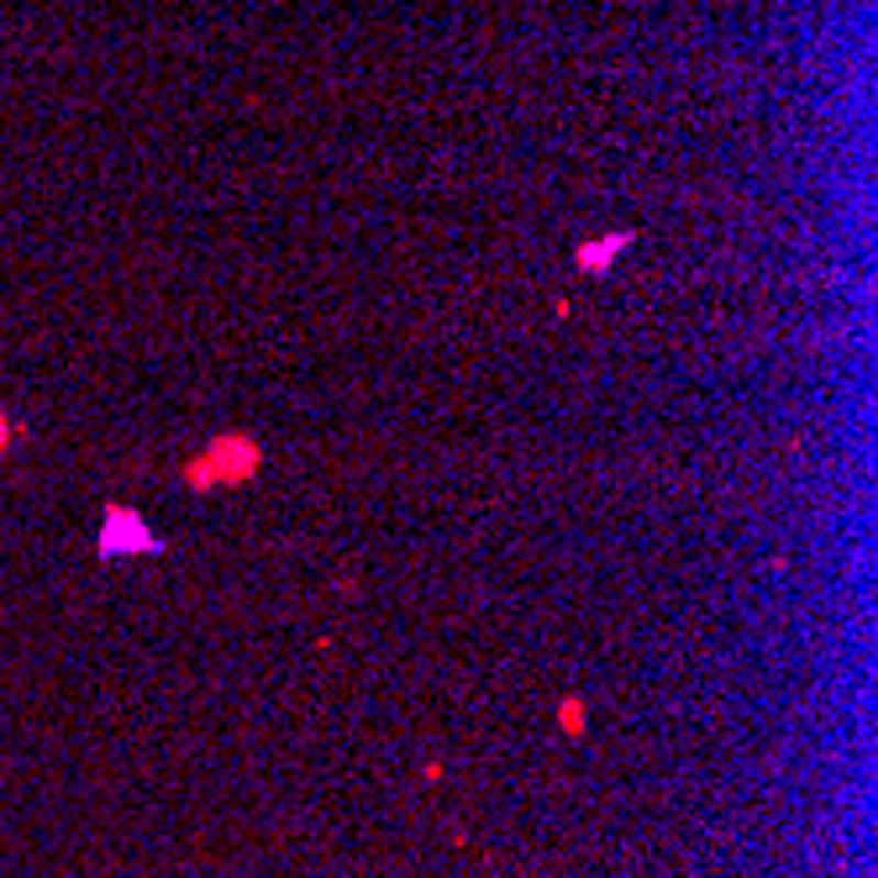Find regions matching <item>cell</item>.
Instances as JSON below:
<instances>
[{
    "mask_svg": "<svg viewBox=\"0 0 878 878\" xmlns=\"http://www.w3.org/2000/svg\"><path fill=\"white\" fill-rule=\"evenodd\" d=\"M558 721H563V732L569 736H579V726H584V705H579V700H563V705H558Z\"/></svg>",
    "mask_w": 878,
    "mask_h": 878,
    "instance_id": "cell-4",
    "label": "cell"
},
{
    "mask_svg": "<svg viewBox=\"0 0 878 878\" xmlns=\"http://www.w3.org/2000/svg\"><path fill=\"white\" fill-rule=\"evenodd\" d=\"M263 463V448L259 437H216V442H206V448L195 452L190 463H185V484L190 490H227V484H248V479L259 474Z\"/></svg>",
    "mask_w": 878,
    "mask_h": 878,
    "instance_id": "cell-1",
    "label": "cell"
},
{
    "mask_svg": "<svg viewBox=\"0 0 878 878\" xmlns=\"http://www.w3.org/2000/svg\"><path fill=\"white\" fill-rule=\"evenodd\" d=\"M637 242V232H605V238H584L573 248V268L579 274H611V263Z\"/></svg>",
    "mask_w": 878,
    "mask_h": 878,
    "instance_id": "cell-3",
    "label": "cell"
},
{
    "mask_svg": "<svg viewBox=\"0 0 878 878\" xmlns=\"http://www.w3.org/2000/svg\"><path fill=\"white\" fill-rule=\"evenodd\" d=\"M11 448V421H6V410H0V452Z\"/></svg>",
    "mask_w": 878,
    "mask_h": 878,
    "instance_id": "cell-5",
    "label": "cell"
},
{
    "mask_svg": "<svg viewBox=\"0 0 878 878\" xmlns=\"http://www.w3.org/2000/svg\"><path fill=\"white\" fill-rule=\"evenodd\" d=\"M158 552H168V542L143 522V511H132V505H106V511H100V537H96L100 563H117V558H158Z\"/></svg>",
    "mask_w": 878,
    "mask_h": 878,
    "instance_id": "cell-2",
    "label": "cell"
}]
</instances>
